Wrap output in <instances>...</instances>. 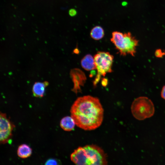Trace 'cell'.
Instances as JSON below:
<instances>
[{
  "instance_id": "7a4b0ae2",
  "label": "cell",
  "mask_w": 165,
  "mask_h": 165,
  "mask_svg": "<svg viewBox=\"0 0 165 165\" xmlns=\"http://www.w3.org/2000/svg\"><path fill=\"white\" fill-rule=\"evenodd\" d=\"M70 157L75 165H107L105 153L95 145L79 147L71 154Z\"/></svg>"
},
{
  "instance_id": "52a82bcc",
  "label": "cell",
  "mask_w": 165,
  "mask_h": 165,
  "mask_svg": "<svg viewBox=\"0 0 165 165\" xmlns=\"http://www.w3.org/2000/svg\"><path fill=\"white\" fill-rule=\"evenodd\" d=\"M70 75L74 83L72 90L77 94L81 92V87L83 86L86 78L84 73L79 69H73L70 72Z\"/></svg>"
},
{
  "instance_id": "7c38bea8",
  "label": "cell",
  "mask_w": 165,
  "mask_h": 165,
  "mask_svg": "<svg viewBox=\"0 0 165 165\" xmlns=\"http://www.w3.org/2000/svg\"><path fill=\"white\" fill-rule=\"evenodd\" d=\"M90 35L91 37L95 40H99L103 38L104 35V31L101 26H97L91 30Z\"/></svg>"
},
{
  "instance_id": "8992f818",
  "label": "cell",
  "mask_w": 165,
  "mask_h": 165,
  "mask_svg": "<svg viewBox=\"0 0 165 165\" xmlns=\"http://www.w3.org/2000/svg\"><path fill=\"white\" fill-rule=\"evenodd\" d=\"M0 119V141L4 144L10 142L15 126L6 113L1 112Z\"/></svg>"
},
{
  "instance_id": "e0dca14e",
  "label": "cell",
  "mask_w": 165,
  "mask_h": 165,
  "mask_svg": "<svg viewBox=\"0 0 165 165\" xmlns=\"http://www.w3.org/2000/svg\"><path fill=\"white\" fill-rule=\"evenodd\" d=\"M108 83V80L106 79L103 78L102 80L101 83L103 86H106Z\"/></svg>"
},
{
  "instance_id": "5bb4252c",
  "label": "cell",
  "mask_w": 165,
  "mask_h": 165,
  "mask_svg": "<svg viewBox=\"0 0 165 165\" xmlns=\"http://www.w3.org/2000/svg\"><path fill=\"white\" fill-rule=\"evenodd\" d=\"M165 55V52L161 49H157L155 52V55L158 58H161Z\"/></svg>"
},
{
  "instance_id": "277c9868",
  "label": "cell",
  "mask_w": 165,
  "mask_h": 165,
  "mask_svg": "<svg viewBox=\"0 0 165 165\" xmlns=\"http://www.w3.org/2000/svg\"><path fill=\"white\" fill-rule=\"evenodd\" d=\"M131 111L134 117L138 120H143L152 116L155 112L154 104L146 97H140L133 102Z\"/></svg>"
},
{
  "instance_id": "9a60e30c",
  "label": "cell",
  "mask_w": 165,
  "mask_h": 165,
  "mask_svg": "<svg viewBox=\"0 0 165 165\" xmlns=\"http://www.w3.org/2000/svg\"><path fill=\"white\" fill-rule=\"evenodd\" d=\"M161 96L162 98L165 100V85L162 87L161 93Z\"/></svg>"
},
{
  "instance_id": "2e32d148",
  "label": "cell",
  "mask_w": 165,
  "mask_h": 165,
  "mask_svg": "<svg viewBox=\"0 0 165 165\" xmlns=\"http://www.w3.org/2000/svg\"><path fill=\"white\" fill-rule=\"evenodd\" d=\"M76 10L74 9H71L69 11V14L71 16H75L76 14Z\"/></svg>"
},
{
  "instance_id": "6da1fadb",
  "label": "cell",
  "mask_w": 165,
  "mask_h": 165,
  "mask_svg": "<svg viewBox=\"0 0 165 165\" xmlns=\"http://www.w3.org/2000/svg\"><path fill=\"white\" fill-rule=\"evenodd\" d=\"M70 112L77 126L86 130L97 129L103 120L102 105L98 98L91 96L77 98L71 106Z\"/></svg>"
},
{
  "instance_id": "8fae6325",
  "label": "cell",
  "mask_w": 165,
  "mask_h": 165,
  "mask_svg": "<svg viewBox=\"0 0 165 165\" xmlns=\"http://www.w3.org/2000/svg\"><path fill=\"white\" fill-rule=\"evenodd\" d=\"M32 149L28 145L22 144L18 148L17 154L20 158L25 159L29 157L31 154Z\"/></svg>"
},
{
  "instance_id": "ba28073f",
  "label": "cell",
  "mask_w": 165,
  "mask_h": 165,
  "mask_svg": "<svg viewBox=\"0 0 165 165\" xmlns=\"http://www.w3.org/2000/svg\"><path fill=\"white\" fill-rule=\"evenodd\" d=\"M49 84L48 81L35 82L33 85L32 92L34 96L37 97H42L45 93L46 88Z\"/></svg>"
},
{
  "instance_id": "3957f363",
  "label": "cell",
  "mask_w": 165,
  "mask_h": 165,
  "mask_svg": "<svg viewBox=\"0 0 165 165\" xmlns=\"http://www.w3.org/2000/svg\"><path fill=\"white\" fill-rule=\"evenodd\" d=\"M111 41L121 55L130 54L135 56L139 42L130 32L123 34L118 31H114Z\"/></svg>"
},
{
  "instance_id": "30bf717a",
  "label": "cell",
  "mask_w": 165,
  "mask_h": 165,
  "mask_svg": "<svg viewBox=\"0 0 165 165\" xmlns=\"http://www.w3.org/2000/svg\"><path fill=\"white\" fill-rule=\"evenodd\" d=\"M75 123L73 119L71 116L63 118L60 122L61 127L66 131H71L74 128Z\"/></svg>"
},
{
  "instance_id": "5b68a950",
  "label": "cell",
  "mask_w": 165,
  "mask_h": 165,
  "mask_svg": "<svg viewBox=\"0 0 165 165\" xmlns=\"http://www.w3.org/2000/svg\"><path fill=\"white\" fill-rule=\"evenodd\" d=\"M96 69L97 74L94 81L96 85L99 81L101 76H105L107 73L112 71V67L113 56L109 52L98 51L94 56Z\"/></svg>"
},
{
  "instance_id": "4fadbf2b",
  "label": "cell",
  "mask_w": 165,
  "mask_h": 165,
  "mask_svg": "<svg viewBox=\"0 0 165 165\" xmlns=\"http://www.w3.org/2000/svg\"><path fill=\"white\" fill-rule=\"evenodd\" d=\"M45 165H61V163L58 160L51 158L46 161Z\"/></svg>"
},
{
  "instance_id": "9c48e42d",
  "label": "cell",
  "mask_w": 165,
  "mask_h": 165,
  "mask_svg": "<svg viewBox=\"0 0 165 165\" xmlns=\"http://www.w3.org/2000/svg\"><path fill=\"white\" fill-rule=\"evenodd\" d=\"M82 67L87 71H90L96 69L95 65L94 57L88 54L85 56L81 62Z\"/></svg>"
}]
</instances>
